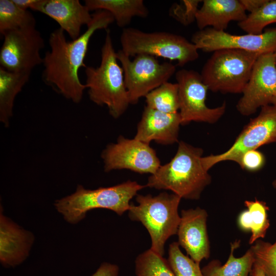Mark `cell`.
<instances>
[{
	"label": "cell",
	"mask_w": 276,
	"mask_h": 276,
	"mask_svg": "<svg viewBox=\"0 0 276 276\" xmlns=\"http://www.w3.org/2000/svg\"><path fill=\"white\" fill-rule=\"evenodd\" d=\"M119 272V268L117 265L103 262L91 276H118Z\"/></svg>",
	"instance_id": "cell-32"
},
{
	"label": "cell",
	"mask_w": 276,
	"mask_h": 276,
	"mask_svg": "<svg viewBox=\"0 0 276 276\" xmlns=\"http://www.w3.org/2000/svg\"><path fill=\"white\" fill-rule=\"evenodd\" d=\"M274 54L275 59L276 61V52L274 53Z\"/></svg>",
	"instance_id": "cell-37"
},
{
	"label": "cell",
	"mask_w": 276,
	"mask_h": 276,
	"mask_svg": "<svg viewBox=\"0 0 276 276\" xmlns=\"http://www.w3.org/2000/svg\"><path fill=\"white\" fill-rule=\"evenodd\" d=\"M120 40L121 50L130 57L146 54L176 61L180 66L199 57L198 49L194 43L182 36L167 32H146L125 28Z\"/></svg>",
	"instance_id": "cell-7"
},
{
	"label": "cell",
	"mask_w": 276,
	"mask_h": 276,
	"mask_svg": "<svg viewBox=\"0 0 276 276\" xmlns=\"http://www.w3.org/2000/svg\"><path fill=\"white\" fill-rule=\"evenodd\" d=\"M259 56L239 50L216 51L202 68V80L213 92L242 94Z\"/></svg>",
	"instance_id": "cell-6"
},
{
	"label": "cell",
	"mask_w": 276,
	"mask_h": 276,
	"mask_svg": "<svg viewBox=\"0 0 276 276\" xmlns=\"http://www.w3.org/2000/svg\"><path fill=\"white\" fill-rule=\"evenodd\" d=\"M145 187L131 180L94 190L86 189L78 185L73 193L56 200L54 205L71 224L80 222L88 211L94 209H108L121 216L128 211L131 199Z\"/></svg>",
	"instance_id": "cell-4"
},
{
	"label": "cell",
	"mask_w": 276,
	"mask_h": 276,
	"mask_svg": "<svg viewBox=\"0 0 276 276\" xmlns=\"http://www.w3.org/2000/svg\"><path fill=\"white\" fill-rule=\"evenodd\" d=\"M135 265L136 276H175L167 260L150 248L137 257Z\"/></svg>",
	"instance_id": "cell-27"
},
{
	"label": "cell",
	"mask_w": 276,
	"mask_h": 276,
	"mask_svg": "<svg viewBox=\"0 0 276 276\" xmlns=\"http://www.w3.org/2000/svg\"><path fill=\"white\" fill-rule=\"evenodd\" d=\"M250 276H266L263 269L257 263H254L251 271L250 273Z\"/></svg>",
	"instance_id": "cell-35"
},
{
	"label": "cell",
	"mask_w": 276,
	"mask_h": 276,
	"mask_svg": "<svg viewBox=\"0 0 276 276\" xmlns=\"http://www.w3.org/2000/svg\"><path fill=\"white\" fill-rule=\"evenodd\" d=\"M19 8L27 10L31 9L34 11L38 0H12Z\"/></svg>",
	"instance_id": "cell-34"
},
{
	"label": "cell",
	"mask_w": 276,
	"mask_h": 276,
	"mask_svg": "<svg viewBox=\"0 0 276 276\" xmlns=\"http://www.w3.org/2000/svg\"><path fill=\"white\" fill-rule=\"evenodd\" d=\"M202 1L183 0L174 3L169 10V14L183 26H188L196 20L198 6Z\"/></svg>",
	"instance_id": "cell-30"
},
{
	"label": "cell",
	"mask_w": 276,
	"mask_h": 276,
	"mask_svg": "<svg viewBox=\"0 0 276 276\" xmlns=\"http://www.w3.org/2000/svg\"><path fill=\"white\" fill-rule=\"evenodd\" d=\"M116 56L123 71L124 81L130 104H135L142 97L169 79L176 73V66L169 62H160L155 57L137 55L133 60L121 50Z\"/></svg>",
	"instance_id": "cell-8"
},
{
	"label": "cell",
	"mask_w": 276,
	"mask_h": 276,
	"mask_svg": "<svg viewBox=\"0 0 276 276\" xmlns=\"http://www.w3.org/2000/svg\"><path fill=\"white\" fill-rule=\"evenodd\" d=\"M255 262L263 270L266 276H276V241L272 244L257 240L250 247Z\"/></svg>",
	"instance_id": "cell-29"
},
{
	"label": "cell",
	"mask_w": 276,
	"mask_h": 276,
	"mask_svg": "<svg viewBox=\"0 0 276 276\" xmlns=\"http://www.w3.org/2000/svg\"><path fill=\"white\" fill-rule=\"evenodd\" d=\"M114 21L108 11L98 10L92 14V20L78 38L67 41L64 31L57 29L50 35V50L43 58L42 80L66 99L79 103L85 84L79 79L78 72L85 67L84 59L91 37L97 30L106 29Z\"/></svg>",
	"instance_id": "cell-1"
},
{
	"label": "cell",
	"mask_w": 276,
	"mask_h": 276,
	"mask_svg": "<svg viewBox=\"0 0 276 276\" xmlns=\"http://www.w3.org/2000/svg\"><path fill=\"white\" fill-rule=\"evenodd\" d=\"M146 106L167 113L178 112L179 101L177 83L165 82L145 97Z\"/></svg>",
	"instance_id": "cell-25"
},
{
	"label": "cell",
	"mask_w": 276,
	"mask_h": 276,
	"mask_svg": "<svg viewBox=\"0 0 276 276\" xmlns=\"http://www.w3.org/2000/svg\"><path fill=\"white\" fill-rule=\"evenodd\" d=\"M272 185L274 188H276V179L273 181Z\"/></svg>",
	"instance_id": "cell-36"
},
{
	"label": "cell",
	"mask_w": 276,
	"mask_h": 276,
	"mask_svg": "<svg viewBox=\"0 0 276 276\" xmlns=\"http://www.w3.org/2000/svg\"><path fill=\"white\" fill-rule=\"evenodd\" d=\"M31 73H16L0 67V121L9 126L15 99L28 82Z\"/></svg>",
	"instance_id": "cell-21"
},
{
	"label": "cell",
	"mask_w": 276,
	"mask_h": 276,
	"mask_svg": "<svg viewBox=\"0 0 276 276\" xmlns=\"http://www.w3.org/2000/svg\"><path fill=\"white\" fill-rule=\"evenodd\" d=\"M247 210L242 211L238 218V225L243 231H250L249 244H253L260 238H264L270 226L267 212L269 207L266 202L258 199L246 200Z\"/></svg>",
	"instance_id": "cell-23"
},
{
	"label": "cell",
	"mask_w": 276,
	"mask_h": 276,
	"mask_svg": "<svg viewBox=\"0 0 276 276\" xmlns=\"http://www.w3.org/2000/svg\"><path fill=\"white\" fill-rule=\"evenodd\" d=\"M265 163V159L263 153L257 150H251L245 152L237 164L244 170L255 172L260 170Z\"/></svg>",
	"instance_id": "cell-31"
},
{
	"label": "cell",
	"mask_w": 276,
	"mask_h": 276,
	"mask_svg": "<svg viewBox=\"0 0 276 276\" xmlns=\"http://www.w3.org/2000/svg\"><path fill=\"white\" fill-rule=\"evenodd\" d=\"M34 11L56 21L72 40L78 38L82 27L92 20L89 10L79 0H38Z\"/></svg>",
	"instance_id": "cell-17"
},
{
	"label": "cell",
	"mask_w": 276,
	"mask_h": 276,
	"mask_svg": "<svg viewBox=\"0 0 276 276\" xmlns=\"http://www.w3.org/2000/svg\"><path fill=\"white\" fill-rule=\"evenodd\" d=\"M116 53L110 32L107 31L101 50L99 66L85 67V84L90 100L98 105H105L114 119L123 115L130 104L123 71L118 62Z\"/></svg>",
	"instance_id": "cell-3"
},
{
	"label": "cell",
	"mask_w": 276,
	"mask_h": 276,
	"mask_svg": "<svg viewBox=\"0 0 276 276\" xmlns=\"http://www.w3.org/2000/svg\"><path fill=\"white\" fill-rule=\"evenodd\" d=\"M244 10L250 13L258 9L266 0H239Z\"/></svg>",
	"instance_id": "cell-33"
},
{
	"label": "cell",
	"mask_w": 276,
	"mask_h": 276,
	"mask_svg": "<svg viewBox=\"0 0 276 276\" xmlns=\"http://www.w3.org/2000/svg\"><path fill=\"white\" fill-rule=\"evenodd\" d=\"M177 242L170 244L168 262L175 276H204L200 264L181 251Z\"/></svg>",
	"instance_id": "cell-28"
},
{
	"label": "cell",
	"mask_w": 276,
	"mask_h": 276,
	"mask_svg": "<svg viewBox=\"0 0 276 276\" xmlns=\"http://www.w3.org/2000/svg\"><path fill=\"white\" fill-rule=\"evenodd\" d=\"M137 205L130 204L129 218L141 222L148 231L151 240L150 249L163 256L167 240L177 234L180 220L178 206L181 198L173 193H160L136 195Z\"/></svg>",
	"instance_id": "cell-5"
},
{
	"label": "cell",
	"mask_w": 276,
	"mask_h": 276,
	"mask_svg": "<svg viewBox=\"0 0 276 276\" xmlns=\"http://www.w3.org/2000/svg\"><path fill=\"white\" fill-rule=\"evenodd\" d=\"M202 3L196 15L199 30L212 28L224 31L231 21L239 22L247 16L246 11L238 0H204Z\"/></svg>",
	"instance_id": "cell-19"
},
{
	"label": "cell",
	"mask_w": 276,
	"mask_h": 276,
	"mask_svg": "<svg viewBox=\"0 0 276 276\" xmlns=\"http://www.w3.org/2000/svg\"><path fill=\"white\" fill-rule=\"evenodd\" d=\"M191 41L198 50L205 52L231 49L246 51L260 55L274 53L276 29H268L258 35H234L224 31L206 28L193 34Z\"/></svg>",
	"instance_id": "cell-14"
},
{
	"label": "cell",
	"mask_w": 276,
	"mask_h": 276,
	"mask_svg": "<svg viewBox=\"0 0 276 276\" xmlns=\"http://www.w3.org/2000/svg\"><path fill=\"white\" fill-rule=\"evenodd\" d=\"M84 5L89 11H108L118 26L123 29L133 17L146 18L149 15V10L143 0H85Z\"/></svg>",
	"instance_id": "cell-20"
},
{
	"label": "cell",
	"mask_w": 276,
	"mask_h": 276,
	"mask_svg": "<svg viewBox=\"0 0 276 276\" xmlns=\"http://www.w3.org/2000/svg\"><path fill=\"white\" fill-rule=\"evenodd\" d=\"M240 240L231 244V252L224 264L218 260L209 262L201 270L204 276H249L255 262L254 252L250 247L241 257L236 258L234 251L239 246Z\"/></svg>",
	"instance_id": "cell-22"
},
{
	"label": "cell",
	"mask_w": 276,
	"mask_h": 276,
	"mask_svg": "<svg viewBox=\"0 0 276 276\" xmlns=\"http://www.w3.org/2000/svg\"><path fill=\"white\" fill-rule=\"evenodd\" d=\"M180 125L179 112L167 113L146 106L134 139L149 144L153 141L163 145L172 144L178 141Z\"/></svg>",
	"instance_id": "cell-18"
},
{
	"label": "cell",
	"mask_w": 276,
	"mask_h": 276,
	"mask_svg": "<svg viewBox=\"0 0 276 276\" xmlns=\"http://www.w3.org/2000/svg\"><path fill=\"white\" fill-rule=\"evenodd\" d=\"M0 50V65L16 73H29L42 63L41 50L44 41L36 26L9 31L4 35Z\"/></svg>",
	"instance_id": "cell-11"
},
{
	"label": "cell",
	"mask_w": 276,
	"mask_h": 276,
	"mask_svg": "<svg viewBox=\"0 0 276 276\" xmlns=\"http://www.w3.org/2000/svg\"><path fill=\"white\" fill-rule=\"evenodd\" d=\"M276 23V0H266L258 9L247 15L238 26L247 34H262L269 25Z\"/></svg>",
	"instance_id": "cell-26"
},
{
	"label": "cell",
	"mask_w": 276,
	"mask_h": 276,
	"mask_svg": "<svg viewBox=\"0 0 276 276\" xmlns=\"http://www.w3.org/2000/svg\"><path fill=\"white\" fill-rule=\"evenodd\" d=\"M35 237L4 215L1 206L0 262L5 267H14L28 257Z\"/></svg>",
	"instance_id": "cell-16"
},
{
	"label": "cell",
	"mask_w": 276,
	"mask_h": 276,
	"mask_svg": "<svg viewBox=\"0 0 276 276\" xmlns=\"http://www.w3.org/2000/svg\"><path fill=\"white\" fill-rule=\"evenodd\" d=\"M208 213L203 209L183 210L177 234L179 245L187 255L199 263L210 255V245L207 232Z\"/></svg>",
	"instance_id": "cell-15"
},
{
	"label": "cell",
	"mask_w": 276,
	"mask_h": 276,
	"mask_svg": "<svg viewBox=\"0 0 276 276\" xmlns=\"http://www.w3.org/2000/svg\"><path fill=\"white\" fill-rule=\"evenodd\" d=\"M36 26V20L28 10L18 7L12 0H0V33Z\"/></svg>",
	"instance_id": "cell-24"
},
{
	"label": "cell",
	"mask_w": 276,
	"mask_h": 276,
	"mask_svg": "<svg viewBox=\"0 0 276 276\" xmlns=\"http://www.w3.org/2000/svg\"><path fill=\"white\" fill-rule=\"evenodd\" d=\"M236 108L243 116L267 105L276 106V61L274 53L260 55Z\"/></svg>",
	"instance_id": "cell-13"
},
{
	"label": "cell",
	"mask_w": 276,
	"mask_h": 276,
	"mask_svg": "<svg viewBox=\"0 0 276 276\" xmlns=\"http://www.w3.org/2000/svg\"><path fill=\"white\" fill-rule=\"evenodd\" d=\"M276 142V106L261 108L257 117L250 121L236 138L234 144L221 154L202 157L203 164L209 170L216 164L226 160L238 163L246 151Z\"/></svg>",
	"instance_id": "cell-10"
},
{
	"label": "cell",
	"mask_w": 276,
	"mask_h": 276,
	"mask_svg": "<svg viewBox=\"0 0 276 276\" xmlns=\"http://www.w3.org/2000/svg\"><path fill=\"white\" fill-rule=\"evenodd\" d=\"M175 78L178 86V112L181 125L193 121L213 124L223 116L225 102L215 108L207 106L205 100L209 89L200 74L192 70L181 69L175 73Z\"/></svg>",
	"instance_id": "cell-9"
},
{
	"label": "cell",
	"mask_w": 276,
	"mask_h": 276,
	"mask_svg": "<svg viewBox=\"0 0 276 276\" xmlns=\"http://www.w3.org/2000/svg\"><path fill=\"white\" fill-rule=\"evenodd\" d=\"M203 152L201 148L180 141L173 158L149 177L146 187L170 190L181 198L199 199L212 181L202 161Z\"/></svg>",
	"instance_id": "cell-2"
},
{
	"label": "cell",
	"mask_w": 276,
	"mask_h": 276,
	"mask_svg": "<svg viewBox=\"0 0 276 276\" xmlns=\"http://www.w3.org/2000/svg\"><path fill=\"white\" fill-rule=\"evenodd\" d=\"M105 172L127 169L140 174H154L161 166L155 150L149 144L120 135L101 153Z\"/></svg>",
	"instance_id": "cell-12"
}]
</instances>
